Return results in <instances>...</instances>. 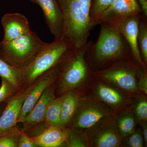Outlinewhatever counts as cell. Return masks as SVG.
Here are the masks:
<instances>
[{"label": "cell", "instance_id": "obj_15", "mask_svg": "<svg viewBox=\"0 0 147 147\" xmlns=\"http://www.w3.org/2000/svg\"><path fill=\"white\" fill-rule=\"evenodd\" d=\"M1 24L4 34L0 42L3 44H6L31 31L28 18L21 13H6L2 18Z\"/></svg>", "mask_w": 147, "mask_h": 147}, {"label": "cell", "instance_id": "obj_17", "mask_svg": "<svg viewBox=\"0 0 147 147\" xmlns=\"http://www.w3.org/2000/svg\"><path fill=\"white\" fill-rule=\"evenodd\" d=\"M67 133V128L50 127L31 137L38 147H64Z\"/></svg>", "mask_w": 147, "mask_h": 147}, {"label": "cell", "instance_id": "obj_12", "mask_svg": "<svg viewBox=\"0 0 147 147\" xmlns=\"http://www.w3.org/2000/svg\"><path fill=\"white\" fill-rule=\"evenodd\" d=\"M31 88L23 87L9 98L0 115V134L16 125L23 104Z\"/></svg>", "mask_w": 147, "mask_h": 147}, {"label": "cell", "instance_id": "obj_23", "mask_svg": "<svg viewBox=\"0 0 147 147\" xmlns=\"http://www.w3.org/2000/svg\"><path fill=\"white\" fill-rule=\"evenodd\" d=\"M147 18L141 13L139 19L137 42L141 59L147 66Z\"/></svg>", "mask_w": 147, "mask_h": 147}, {"label": "cell", "instance_id": "obj_6", "mask_svg": "<svg viewBox=\"0 0 147 147\" xmlns=\"http://www.w3.org/2000/svg\"><path fill=\"white\" fill-rule=\"evenodd\" d=\"M82 96L101 101L116 113L131 110L130 95L114 84L92 74L82 89Z\"/></svg>", "mask_w": 147, "mask_h": 147}, {"label": "cell", "instance_id": "obj_10", "mask_svg": "<svg viewBox=\"0 0 147 147\" xmlns=\"http://www.w3.org/2000/svg\"><path fill=\"white\" fill-rule=\"evenodd\" d=\"M141 13L142 9L137 0H116L96 18L95 22L97 25L105 23L117 27L129 16Z\"/></svg>", "mask_w": 147, "mask_h": 147}, {"label": "cell", "instance_id": "obj_7", "mask_svg": "<svg viewBox=\"0 0 147 147\" xmlns=\"http://www.w3.org/2000/svg\"><path fill=\"white\" fill-rule=\"evenodd\" d=\"M143 68L133 58L119 61L107 69L92 72L93 76L112 83L131 95L139 91V71Z\"/></svg>", "mask_w": 147, "mask_h": 147}, {"label": "cell", "instance_id": "obj_19", "mask_svg": "<svg viewBox=\"0 0 147 147\" xmlns=\"http://www.w3.org/2000/svg\"><path fill=\"white\" fill-rule=\"evenodd\" d=\"M63 99V95H62L56 97L49 103L45 113V118L41 125L42 131L50 127L65 128L62 125L61 121V108Z\"/></svg>", "mask_w": 147, "mask_h": 147}, {"label": "cell", "instance_id": "obj_4", "mask_svg": "<svg viewBox=\"0 0 147 147\" xmlns=\"http://www.w3.org/2000/svg\"><path fill=\"white\" fill-rule=\"evenodd\" d=\"M48 43L42 41L31 30L6 44L0 42V57L21 70Z\"/></svg>", "mask_w": 147, "mask_h": 147}, {"label": "cell", "instance_id": "obj_13", "mask_svg": "<svg viewBox=\"0 0 147 147\" xmlns=\"http://www.w3.org/2000/svg\"><path fill=\"white\" fill-rule=\"evenodd\" d=\"M55 83L45 90L31 112L21 121L23 127L21 130L28 133L42 124L48 105L56 98Z\"/></svg>", "mask_w": 147, "mask_h": 147}, {"label": "cell", "instance_id": "obj_2", "mask_svg": "<svg viewBox=\"0 0 147 147\" xmlns=\"http://www.w3.org/2000/svg\"><path fill=\"white\" fill-rule=\"evenodd\" d=\"M64 19L62 40L72 48L83 47L97 26L90 16L92 0H57Z\"/></svg>", "mask_w": 147, "mask_h": 147}, {"label": "cell", "instance_id": "obj_9", "mask_svg": "<svg viewBox=\"0 0 147 147\" xmlns=\"http://www.w3.org/2000/svg\"><path fill=\"white\" fill-rule=\"evenodd\" d=\"M115 113L105 103L82 96L75 112L66 128L84 129L91 126L102 118Z\"/></svg>", "mask_w": 147, "mask_h": 147}, {"label": "cell", "instance_id": "obj_27", "mask_svg": "<svg viewBox=\"0 0 147 147\" xmlns=\"http://www.w3.org/2000/svg\"><path fill=\"white\" fill-rule=\"evenodd\" d=\"M115 1L116 0H92L90 14L91 17L94 20L95 22L96 18L110 5H112Z\"/></svg>", "mask_w": 147, "mask_h": 147}, {"label": "cell", "instance_id": "obj_18", "mask_svg": "<svg viewBox=\"0 0 147 147\" xmlns=\"http://www.w3.org/2000/svg\"><path fill=\"white\" fill-rule=\"evenodd\" d=\"M82 94V89L67 92L63 95L61 108V121L66 127L72 118Z\"/></svg>", "mask_w": 147, "mask_h": 147}, {"label": "cell", "instance_id": "obj_20", "mask_svg": "<svg viewBox=\"0 0 147 147\" xmlns=\"http://www.w3.org/2000/svg\"><path fill=\"white\" fill-rule=\"evenodd\" d=\"M130 109L139 126L147 123V95L139 91L130 95Z\"/></svg>", "mask_w": 147, "mask_h": 147}, {"label": "cell", "instance_id": "obj_31", "mask_svg": "<svg viewBox=\"0 0 147 147\" xmlns=\"http://www.w3.org/2000/svg\"><path fill=\"white\" fill-rule=\"evenodd\" d=\"M142 10V13L147 18V0H137Z\"/></svg>", "mask_w": 147, "mask_h": 147}, {"label": "cell", "instance_id": "obj_24", "mask_svg": "<svg viewBox=\"0 0 147 147\" xmlns=\"http://www.w3.org/2000/svg\"><path fill=\"white\" fill-rule=\"evenodd\" d=\"M67 133L64 147H89L84 129L67 128Z\"/></svg>", "mask_w": 147, "mask_h": 147}, {"label": "cell", "instance_id": "obj_26", "mask_svg": "<svg viewBox=\"0 0 147 147\" xmlns=\"http://www.w3.org/2000/svg\"><path fill=\"white\" fill-rule=\"evenodd\" d=\"M144 147L141 127L135 130L128 136L122 138L121 147Z\"/></svg>", "mask_w": 147, "mask_h": 147}, {"label": "cell", "instance_id": "obj_14", "mask_svg": "<svg viewBox=\"0 0 147 147\" xmlns=\"http://www.w3.org/2000/svg\"><path fill=\"white\" fill-rule=\"evenodd\" d=\"M42 9L45 22L55 40L62 39L64 32L63 15L57 0H34Z\"/></svg>", "mask_w": 147, "mask_h": 147}, {"label": "cell", "instance_id": "obj_34", "mask_svg": "<svg viewBox=\"0 0 147 147\" xmlns=\"http://www.w3.org/2000/svg\"><path fill=\"white\" fill-rule=\"evenodd\" d=\"M29 1H31L32 2L34 3V0H29Z\"/></svg>", "mask_w": 147, "mask_h": 147}, {"label": "cell", "instance_id": "obj_28", "mask_svg": "<svg viewBox=\"0 0 147 147\" xmlns=\"http://www.w3.org/2000/svg\"><path fill=\"white\" fill-rule=\"evenodd\" d=\"M0 86V105L7 101L12 95L18 91L13 85L7 80L1 78Z\"/></svg>", "mask_w": 147, "mask_h": 147}, {"label": "cell", "instance_id": "obj_3", "mask_svg": "<svg viewBox=\"0 0 147 147\" xmlns=\"http://www.w3.org/2000/svg\"><path fill=\"white\" fill-rule=\"evenodd\" d=\"M92 42L88 41L79 48L70 47L64 53L59 62V73L55 83L56 97L69 91L83 89L91 77L85 54Z\"/></svg>", "mask_w": 147, "mask_h": 147}, {"label": "cell", "instance_id": "obj_32", "mask_svg": "<svg viewBox=\"0 0 147 147\" xmlns=\"http://www.w3.org/2000/svg\"><path fill=\"white\" fill-rule=\"evenodd\" d=\"M141 127L144 142V147L147 146V123H145L140 126Z\"/></svg>", "mask_w": 147, "mask_h": 147}, {"label": "cell", "instance_id": "obj_33", "mask_svg": "<svg viewBox=\"0 0 147 147\" xmlns=\"http://www.w3.org/2000/svg\"><path fill=\"white\" fill-rule=\"evenodd\" d=\"M3 106L2 103L0 105V115H1V114L2 112V111L4 109H3Z\"/></svg>", "mask_w": 147, "mask_h": 147}, {"label": "cell", "instance_id": "obj_29", "mask_svg": "<svg viewBox=\"0 0 147 147\" xmlns=\"http://www.w3.org/2000/svg\"><path fill=\"white\" fill-rule=\"evenodd\" d=\"M137 85L139 91L147 95V68H142L139 71Z\"/></svg>", "mask_w": 147, "mask_h": 147}, {"label": "cell", "instance_id": "obj_16", "mask_svg": "<svg viewBox=\"0 0 147 147\" xmlns=\"http://www.w3.org/2000/svg\"><path fill=\"white\" fill-rule=\"evenodd\" d=\"M141 13L129 16L122 21L117 27L128 42L134 60L143 68H147V66L141 59L137 45L138 26Z\"/></svg>", "mask_w": 147, "mask_h": 147}, {"label": "cell", "instance_id": "obj_5", "mask_svg": "<svg viewBox=\"0 0 147 147\" xmlns=\"http://www.w3.org/2000/svg\"><path fill=\"white\" fill-rule=\"evenodd\" d=\"M70 46L65 41L55 40L21 69L23 87L30 86L39 76L57 65Z\"/></svg>", "mask_w": 147, "mask_h": 147}, {"label": "cell", "instance_id": "obj_11", "mask_svg": "<svg viewBox=\"0 0 147 147\" xmlns=\"http://www.w3.org/2000/svg\"><path fill=\"white\" fill-rule=\"evenodd\" d=\"M59 63L39 76L32 84L31 89L24 101L17 123H21L33 108L45 90L55 83L59 73Z\"/></svg>", "mask_w": 147, "mask_h": 147}, {"label": "cell", "instance_id": "obj_1", "mask_svg": "<svg viewBox=\"0 0 147 147\" xmlns=\"http://www.w3.org/2000/svg\"><path fill=\"white\" fill-rule=\"evenodd\" d=\"M100 24L97 40L92 42L85 54L92 72L108 68L119 61L133 58L129 45L117 27L105 23Z\"/></svg>", "mask_w": 147, "mask_h": 147}, {"label": "cell", "instance_id": "obj_21", "mask_svg": "<svg viewBox=\"0 0 147 147\" xmlns=\"http://www.w3.org/2000/svg\"><path fill=\"white\" fill-rule=\"evenodd\" d=\"M116 122L122 138L128 136L135 130L137 120L131 110H124L116 113Z\"/></svg>", "mask_w": 147, "mask_h": 147}, {"label": "cell", "instance_id": "obj_30", "mask_svg": "<svg viewBox=\"0 0 147 147\" xmlns=\"http://www.w3.org/2000/svg\"><path fill=\"white\" fill-rule=\"evenodd\" d=\"M18 147H38L36 143L26 132L21 130Z\"/></svg>", "mask_w": 147, "mask_h": 147}, {"label": "cell", "instance_id": "obj_8", "mask_svg": "<svg viewBox=\"0 0 147 147\" xmlns=\"http://www.w3.org/2000/svg\"><path fill=\"white\" fill-rule=\"evenodd\" d=\"M115 115L116 113L104 117L84 129L89 147H121L122 137L117 127Z\"/></svg>", "mask_w": 147, "mask_h": 147}, {"label": "cell", "instance_id": "obj_25", "mask_svg": "<svg viewBox=\"0 0 147 147\" xmlns=\"http://www.w3.org/2000/svg\"><path fill=\"white\" fill-rule=\"evenodd\" d=\"M21 131L16 125L0 134V147H18Z\"/></svg>", "mask_w": 147, "mask_h": 147}, {"label": "cell", "instance_id": "obj_22", "mask_svg": "<svg viewBox=\"0 0 147 147\" xmlns=\"http://www.w3.org/2000/svg\"><path fill=\"white\" fill-rule=\"evenodd\" d=\"M0 76L8 81L18 91L23 87L21 69L11 65L1 57Z\"/></svg>", "mask_w": 147, "mask_h": 147}]
</instances>
